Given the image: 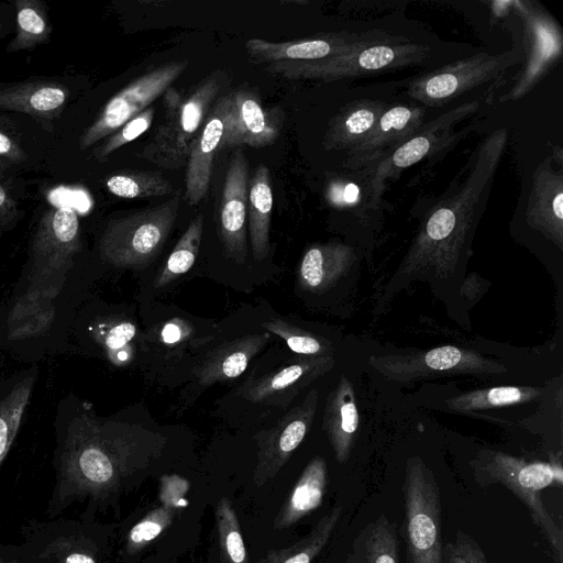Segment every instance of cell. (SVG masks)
I'll use <instances>...</instances> for the list:
<instances>
[{
    "mask_svg": "<svg viewBox=\"0 0 563 563\" xmlns=\"http://www.w3.org/2000/svg\"><path fill=\"white\" fill-rule=\"evenodd\" d=\"M442 559L443 563H488L478 543L462 530L453 541L442 544Z\"/></svg>",
    "mask_w": 563,
    "mask_h": 563,
    "instance_id": "38",
    "label": "cell"
},
{
    "mask_svg": "<svg viewBox=\"0 0 563 563\" xmlns=\"http://www.w3.org/2000/svg\"><path fill=\"white\" fill-rule=\"evenodd\" d=\"M358 423L353 385L345 375H342L328 396L323 413V430L339 463H345L349 460Z\"/></svg>",
    "mask_w": 563,
    "mask_h": 563,
    "instance_id": "22",
    "label": "cell"
},
{
    "mask_svg": "<svg viewBox=\"0 0 563 563\" xmlns=\"http://www.w3.org/2000/svg\"><path fill=\"white\" fill-rule=\"evenodd\" d=\"M273 191L269 168L260 164L249 186L247 222L252 254L256 261H263L269 250L271 216Z\"/></svg>",
    "mask_w": 563,
    "mask_h": 563,
    "instance_id": "25",
    "label": "cell"
},
{
    "mask_svg": "<svg viewBox=\"0 0 563 563\" xmlns=\"http://www.w3.org/2000/svg\"><path fill=\"white\" fill-rule=\"evenodd\" d=\"M404 504L410 563H443L440 489L433 473L418 456L406 464Z\"/></svg>",
    "mask_w": 563,
    "mask_h": 563,
    "instance_id": "6",
    "label": "cell"
},
{
    "mask_svg": "<svg viewBox=\"0 0 563 563\" xmlns=\"http://www.w3.org/2000/svg\"><path fill=\"white\" fill-rule=\"evenodd\" d=\"M249 186V164L245 154L238 150L228 165L218 214V232L223 251L238 264H243L247 254Z\"/></svg>",
    "mask_w": 563,
    "mask_h": 563,
    "instance_id": "14",
    "label": "cell"
},
{
    "mask_svg": "<svg viewBox=\"0 0 563 563\" xmlns=\"http://www.w3.org/2000/svg\"><path fill=\"white\" fill-rule=\"evenodd\" d=\"M187 59L164 63L135 78L103 108L101 114L81 137V147L112 134L129 120L151 107L188 67Z\"/></svg>",
    "mask_w": 563,
    "mask_h": 563,
    "instance_id": "10",
    "label": "cell"
},
{
    "mask_svg": "<svg viewBox=\"0 0 563 563\" xmlns=\"http://www.w3.org/2000/svg\"><path fill=\"white\" fill-rule=\"evenodd\" d=\"M542 391L529 386H498L461 394L448 399L446 405L451 410L467 412L534 401Z\"/></svg>",
    "mask_w": 563,
    "mask_h": 563,
    "instance_id": "29",
    "label": "cell"
},
{
    "mask_svg": "<svg viewBox=\"0 0 563 563\" xmlns=\"http://www.w3.org/2000/svg\"><path fill=\"white\" fill-rule=\"evenodd\" d=\"M518 49L492 55L478 53L420 76L408 86V95L423 107H442L521 63Z\"/></svg>",
    "mask_w": 563,
    "mask_h": 563,
    "instance_id": "9",
    "label": "cell"
},
{
    "mask_svg": "<svg viewBox=\"0 0 563 563\" xmlns=\"http://www.w3.org/2000/svg\"><path fill=\"white\" fill-rule=\"evenodd\" d=\"M0 563H10V562L0 561Z\"/></svg>",
    "mask_w": 563,
    "mask_h": 563,
    "instance_id": "47",
    "label": "cell"
},
{
    "mask_svg": "<svg viewBox=\"0 0 563 563\" xmlns=\"http://www.w3.org/2000/svg\"><path fill=\"white\" fill-rule=\"evenodd\" d=\"M155 115V108L148 107L136 117L114 131L111 136L99 147L97 158L104 161L107 157L144 133L152 124Z\"/></svg>",
    "mask_w": 563,
    "mask_h": 563,
    "instance_id": "36",
    "label": "cell"
},
{
    "mask_svg": "<svg viewBox=\"0 0 563 563\" xmlns=\"http://www.w3.org/2000/svg\"><path fill=\"white\" fill-rule=\"evenodd\" d=\"M179 195L157 206L109 222L101 239L102 254L121 267L148 265L163 249L176 222Z\"/></svg>",
    "mask_w": 563,
    "mask_h": 563,
    "instance_id": "5",
    "label": "cell"
},
{
    "mask_svg": "<svg viewBox=\"0 0 563 563\" xmlns=\"http://www.w3.org/2000/svg\"><path fill=\"white\" fill-rule=\"evenodd\" d=\"M481 486L500 484L511 490L528 508L536 526L550 544L556 563H563V533L541 500L542 489L562 486L559 461L527 462L504 452L483 451L471 463Z\"/></svg>",
    "mask_w": 563,
    "mask_h": 563,
    "instance_id": "2",
    "label": "cell"
},
{
    "mask_svg": "<svg viewBox=\"0 0 563 563\" xmlns=\"http://www.w3.org/2000/svg\"><path fill=\"white\" fill-rule=\"evenodd\" d=\"M551 157L544 158L532 174L526 218L560 250L563 247V175L554 169Z\"/></svg>",
    "mask_w": 563,
    "mask_h": 563,
    "instance_id": "18",
    "label": "cell"
},
{
    "mask_svg": "<svg viewBox=\"0 0 563 563\" xmlns=\"http://www.w3.org/2000/svg\"><path fill=\"white\" fill-rule=\"evenodd\" d=\"M426 108L416 104L386 107L368 137L347 152L345 165L361 169L382 157L385 148L408 140L423 123Z\"/></svg>",
    "mask_w": 563,
    "mask_h": 563,
    "instance_id": "19",
    "label": "cell"
},
{
    "mask_svg": "<svg viewBox=\"0 0 563 563\" xmlns=\"http://www.w3.org/2000/svg\"><path fill=\"white\" fill-rule=\"evenodd\" d=\"M346 563H399L395 525L385 515L368 522L353 541Z\"/></svg>",
    "mask_w": 563,
    "mask_h": 563,
    "instance_id": "26",
    "label": "cell"
},
{
    "mask_svg": "<svg viewBox=\"0 0 563 563\" xmlns=\"http://www.w3.org/2000/svg\"><path fill=\"white\" fill-rule=\"evenodd\" d=\"M228 81L227 73L219 69L206 77L186 97L170 87L164 93L165 118L140 156L165 169L186 166L191 144L210 107Z\"/></svg>",
    "mask_w": 563,
    "mask_h": 563,
    "instance_id": "3",
    "label": "cell"
},
{
    "mask_svg": "<svg viewBox=\"0 0 563 563\" xmlns=\"http://www.w3.org/2000/svg\"><path fill=\"white\" fill-rule=\"evenodd\" d=\"M317 404L318 391L313 389L272 429L256 437L257 460L253 475L256 486L275 477L302 442L313 421Z\"/></svg>",
    "mask_w": 563,
    "mask_h": 563,
    "instance_id": "13",
    "label": "cell"
},
{
    "mask_svg": "<svg viewBox=\"0 0 563 563\" xmlns=\"http://www.w3.org/2000/svg\"><path fill=\"white\" fill-rule=\"evenodd\" d=\"M124 347L119 349V352L117 354L118 360L121 361V362H125L130 357L129 351L126 349H124Z\"/></svg>",
    "mask_w": 563,
    "mask_h": 563,
    "instance_id": "45",
    "label": "cell"
},
{
    "mask_svg": "<svg viewBox=\"0 0 563 563\" xmlns=\"http://www.w3.org/2000/svg\"><path fill=\"white\" fill-rule=\"evenodd\" d=\"M521 22L522 67L499 100L515 101L530 92L560 60L563 36L556 21L538 3L512 2Z\"/></svg>",
    "mask_w": 563,
    "mask_h": 563,
    "instance_id": "8",
    "label": "cell"
},
{
    "mask_svg": "<svg viewBox=\"0 0 563 563\" xmlns=\"http://www.w3.org/2000/svg\"><path fill=\"white\" fill-rule=\"evenodd\" d=\"M176 507L163 505L151 510L128 533L125 550L135 554L159 537L173 522Z\"/></svg>",
    "mask_w": 563,
    "mask_h": 563,
    "instance_id": "34",
    "label": "cell"
},
{
    "mask_svg": "<svg viewBox=\"0 0 563 563\" xmlns=\"http://www.w3.org/2000/svg\"><path fill=\"white\" fill-rule=\"evenodd\" d=\"M333 366V356H301L279 369L250 378L241 387L240 394L251 402L284 407Z\"/></svg>",
    "mask_w": 563,
    "mask_h": 563,
    "instance_id": "16",
    "label": "cell"
},
{
    "mask_svg": "<svg viewBox=\"0 0 563 563\" xmlns=\"http://www.w3.org/2000/svg\"><path fill=\"white\" fill-rule=\"evenodd\" d=\"M262 327L268 333L284 339L288 347L301 356H333V347L329 341L287 321L273 319L264 322Z\"/></svg>",
    "mask_w": 563,
    "mask_h": 563,
    "instance_id": "33",
    "label": "cell"
},
{
    "mask_svg": "<svg viewBox=\"0 0 563 563\" xmlns=\"http://www.w3.org/2000/svg\"><path fill=\"white\" fill-rule=\"evenodd\" d=\"M230 95L232 110L224 147H263L273 144L283 128L285 114L282 109H265L258 95L249 88H239Z\"/></svg>",
    "mask_w": 563,
    "mask_h": 563,
    "instance_id": "17",
    "label": "cell"
},
{
    "mask_svg": "<svg viewBox=\"0 0 563 563\" xmlns=\"http://www.w3.org/2000/svg\"><path fill=\"white\" fill-rule=\"evenodd\" d=\"M506 142L505 129L495 130L481 142L462 186L439 201L423 219L400 265L401 276L431 269L441 276L454 272L486 205Z\"/></svg>",
    "mask_w": 563,
    "mask_h": 563,
    "instance_id": "1",
    "label": "cell"
},
{
    "mask_svg": "<svg viewBox=\"0 0 563 563\" xmlns=\"http://www.w3.org/2000/svg\"><path fill=\"white\" fill-rule=\"evenodd\" d=\"M478 101L462 103L422 124L408 140L394 147L378 162L372 173L371 187L377 203L385 188V180L418 163L450 142L454 126L478 109Z\"/></svg>",
    "mask_w": 563,
    "mask_h": 563,
    "instance_id": "12",
    "label": "cell"
},
{
    "mask_svg": "<svg viewBox=\"0 0 563 563\" xmlns=\"http://www.w3.org/2000/svg\"><path fill=\"white\" fill-rule=\"evenodd\" d=\"M386 104L360 99L345 104L330 121L322 137L327 151H352L362 144L375 128Z\"/></svg>",
    "mask_w": 563,
    "mask_h": 563,
    "instance_id": "23",
    "label": "cell"
},
{
    "mask_svg": "<svg viewBox=\"0 0 563 563\" xmlns=\"http://www.w3.org/2000/svg\"><path fill=\"white\" fill-rule=\"evenodd\" d=\"M16 13L18 34L12 42V49L31 47L43 42L48 34V25L43 10L35 2L19 3Z\"/></svg>",
    "mask_w": 563,
    "mask_h": 563,
    "instance_id": "35",
    "label": "cell"
},
{
    "mask_svg": "<svg viewBox=\"0 0 563 563\" xmlns=\"http://www.w3.org/2000/svg\"><path fill=\"white\" fill-rule=\"evenodd\" d=\"M325 196L332 205L340 208L361 207L364 202L363 186L345 178L332 180L328 185Z\"/></svg>",
    "mask_w": 563,
    "mask_h": 563,
    "instance_id": "39",
    "label": "cell"
},
{
    "mask_svg": "<svg viewBox=\"0 0 563 563\" xmlns=\"http://www.w3.org/2000/svg\"><path fill=\"white\" fill-rule=\"evenodd\" d=\"M356 261L350 245L329 242L308 247L298 267L299 286L310 292H323L343 277Z\"/></svg>",
    "mask_w": 563,
    "mask_h": 563,
    "instance_id": "20",
    "label": "cell"
},
{
    "mask_svg": "<svg viewBox=\"0 0 563 563\" xmlns=\"http://www.w3.org/2000/svg\"><path fill=\"white\" fill-rule=\"evenodd\" d=\"M0 156L18 162L23 156L22 151L13 141L0 131Z\"/></svg>",
    "mask_w": 563,
    "mask_h": 563,
    "instance_id": "42",
    "label": "cell"
},
{
    "mask_svg": "<svg viewBox=\"0 0 563 563\" xmlns=\"http://www.w3.org/2000/svg\"><path fill=\"white\" fill-rule=\"evenodd\" d=\"M341 516V507L332 508L303 538L288 548L268 551L258 563H312L330 541Z\"/></svg>",
    "mask_w": 563,
    "mask_h": 563,
    "instance_id": "27",
    "label": "cell"
},
{
    "mask_svg": "<svg viewBox=\"0 0 563 563\" xmlns=\"http://www.w3.org/2000/svg\"><path fill=\"white\" fill-rule=\"evenodd\" d=\"M231 110L230 93L218 99L191 144L185 174V199L190 206L208 194L214 158L224 148Z\"/></svg>",
    "mask_w": 563,
    "mask_h": 563,
    "instance_id": "15",
    "label": "cell"
},
{
    "mask_svg": "<svg viewBox=\"0 0 563 563\" xmlns=\"http://www.w3.org/2000/svg\"><path fill=\"white\" fill-rule=\"evenodd\" d=\"M3 169H4V165H3V163L0 161V175L2 174Z\"/></svg>",
    "mask_w": 563,
    "mask_h": 563,
    "instance_id": "46",
    "label": "cell"
},
{
    "mask_svg": "<svg viewBox=\"0 0 563 563\" xmlns=\"http://www.w3.org/2000/svg\"><path fill=\"white\" fill-rule=\"evenodd\" d=\"M107 189L125 199L161 197L173 191V185L158 173L123 170L112 174L106 181Z\"/></svg>",
    "mask_w": 563,
    "mask_h": 563,
    "instance_id": "30",
    "label": "cell"
},
{
    "mask_svg": "<svg viewBox=\"0 0 563 563\" xmlns=\"http://www.w3.org/2000/svg\"><path fill=\"white\" fill-rule=\"evenodd\" d=\"M136 327L132 322H120L114 325L106 336V345L111 350H119L128 345L135 336Z\"/></svg>",
    "mask_w": 563,
    "mask_h": 563,
    "instance_id": "40",
    "label": "cell"
},
{
    "mask_svg": "<svg viewBox=\"0 0 563 563\" xmlns=\"http://www.w3.org/2000/svg\"><path fill=\"white\" fill-rule=\"evenodd\" d=\"M189 333L183 327L181 320H170L162 330V339L165 343H176Z\"/></svg>",
    "mask_w": 563,
    "mask_h": 563,
    "instance_id": "41",
    "label": "cell"
},
{
    "mask_svg": "<svg viewBox=\"0 0 563 563\" xmlns=\"http://www.w3.org/2000/svg\"><path fill=\"white\" fill-rule=\"evenodd\" d=\"M214 517L221 563H249L239 519L229 498L219 499Z\"/></svg>",
    "mask_w": 563,
    "mask_h": 563,
    "instance_id": "32",
    "label": "cell"
},
{
    "mask_svg": "<svg viewBox=\"0 0 563 563\" xmlns=\"http://www.w3.org/2000/svg\"><path fill=\"white\" fill-rule=\"evenodd\" d=\"M30 387L24 386L15 391L7 408L0 413V464L7 455L16 433L23 409L27 402Z\"/></svg>",
    "mask_w": 563,
    "mask_h": 563,
    "instance_id": "37",
    "label": "cell"
},
{
    "mask_svg": "<svg viewBox=\"0 0 563 563\" xmlns=\"http://www.w3.org/2000/svg\"><path fill=\"white\" fill-rule=\"evenodd\" d=\"M15 211V203L7 189L0 184V219Z\"/></svg>",
    "mask_w": 563,
    "mask_h": 563,
    "instance_id": "43",
    "label": "cell"
},
{
    "mask_svg": "<svg viewBox=\"0 0 563 563\" xmlns=\"http://www.w3.org/2000/svg\"><path fill=\"white\" fill-rule=\"evenodd\" d=\"M397 36L382 30H372L362 33H322L288 42L253 37L245 42V51L250 62L255 64L314 62L345 54L367 43L389 41Z\"/></svg>",
    "mask_w": 563,
    "mask_h": 563,
    "instance_id": "11",
    "label": "cell"
},
{
    "mask_svg": "<svg viewBox=\"0 0 563 563\" xmlns=\"http://www.w3.org/2000/svg\"><path fill=\"white\" fill-rule=\"evenodd\" d=\"M203 230V216H196L176 243L165 266L156 278L155 287L161 288L188 272L199 253Z\"/></svg>",
    "mask_w": 563,
    "mask_h": 563,
    "instance_id": "31",
    "label": "cell"
},
{
    "mask_svg": "<svg viewBox=\"0 0 563 563\" xmlns=\"http://www.w3.org/2000/svg\"><path fill=\"white\" fill-rule=\"evenodd\" d=\"M368 364L385 379L410 383L452 375H503L507 367L473 350L444 345L428 351L372 356Z\"/></svg>",
    "mask_w": 563,
    "mask_h": 563,
    "instance_id": "7",
    "label": "cell"
},
{
    "mask_svg": "<svg viewBox=\"0 0 563 563\" xmlns=\"http://www.w3.org/2000/svg\"><path fill=\"white\" fill-rule=\"evenodd\" d=\"M430 48L407 37L364 44L345 54L314 62H279L265 70L286 79L334 81L421 63Z\"/></svg>",
    "mask_w": 563,
    "mask_h": 563,
    "instance_id": "4",
    "label": "cell"
},
{
    "mask_svg": "<svg viewBox=\"0 0 563 563\" xmlns=\"http://www.w3.org/2000/svg\"><path fill=\"white\" fill-rule=\"evenodd\" d=\"M60 563H96V561L89 553L71 550L66 553Z\"/></svg>",
    "mask_w": 563,
    "mask_h": 563,
    "instance_id": "44",
    "label": "cell"
},
{
    "mask_svg": "<svg viewBox=\"0 0 563 563\" xmlns=\"http://www.w3.org/2000/svg\"><path fill=\"white\" fill-rule=\"evenodd\" d=\"M325 487L327 463L321 456H316L307 464L285 500L275 518L274 528H288L316 510L323 500Z\"/></svg>",
    "mask_w": 563,
    "mask_h": 563,
    "instance_id": "24",
    "label": "cell"
},
{
    "mask_svg": "<svg viewBox=\"0 0 563 563\" xmlns=\"http://www.w3.org/2000/svg\"><path fill=\"white\" fill-rule=\"evenodd\" d=\"M268 332L249 334L220 344L194 368L192 374L202 386L228 382L240 376L250 361L266 345Z\"/></svg>",
    "mask_w": 563,
    "mask_h": 563,
    "instance_id": "21",
    "label": "cell"
},
{
    "mask_svg": "<svg viewBox=\"0 0 563 563\" xmlns=\"http://www.w3.org/2000/svg\"><path fill=\"white\" fill-rule=\"evenodd\" d=\"M66 91L55 85H19L0 89V108L13 109L33 115H48L63 107Z\"/></svg>",
    "mask_w": 563,
    "mask_h": 563,
    "instance_id": "28",
    "label": "cell"
}]
</instances>
